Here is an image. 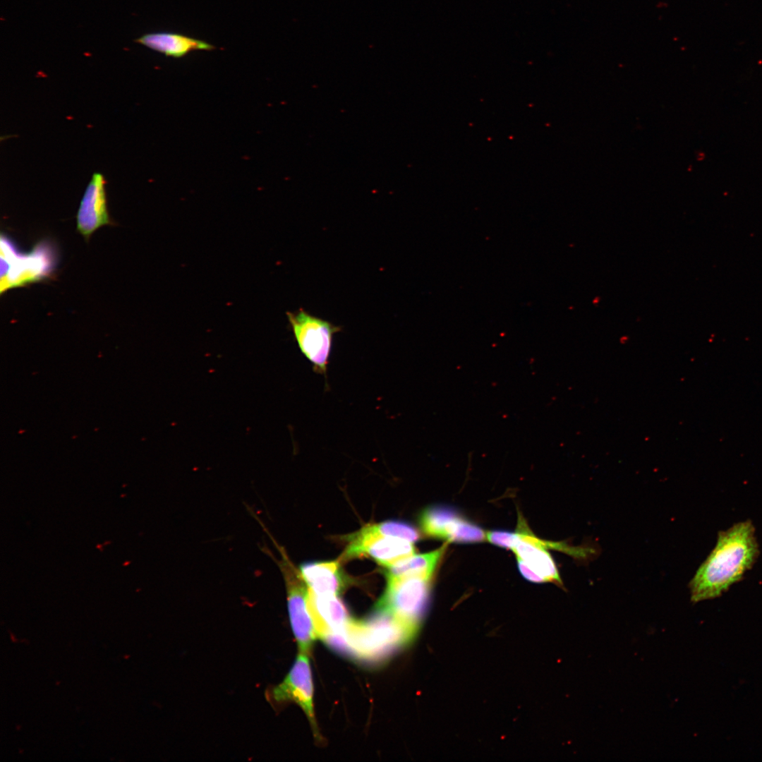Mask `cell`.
<instances>
[{
	"instance_id": "2",
	"label": "cell",
	"mask_w": 762,
	"mask_h": 762,
	"mask_svg": "<svg viewBox=\"0 0 762 762\" xmlns=\"http://www.w3.org/2000/svg\"><path fill=\"white\" fill-rule=\"evenodd\" d=\"M416 633L376 609L367 619L351 620L339 632L334 650L366 663H379L411 643Z\"/></svg>"
},
{
	"instance_id": "8",
	"label": "cell",
	"mask_w": 762,
	"mask_h": 762,
	"mask_svg": "<svg viewBox=\"0 0 762 762\" xmlns=\"http://www.w3.org/2000/svg\"><path fill=\"white\" fill-rule=\"evenodd\" d=\"M271 694L277 703L294 701L298 704L310 722L315 736L319 735L315 720L313 684L308 653L299 651L290 671Z\"/></svg>"
},
{
	"instance_id": "14",
	"label": "cell",
	"mask_w": 762,
	"mask_h": 762,
	"mask_svg": "<svg viewBox=\"0 0 762 762\" xmlns=\"http://www.w3.org/2000/svg\"><path fill=\"white\" fill-rule=\"evenodd\" d=\"M447 544L428 553L413 555L399 560L387 567V580L408 577H419L430 579L442 560Z\"/></svg>"
},
{
	"instance_id": "17",
	"label": "cell",
	"mask_w": 762,
	"mask_h": 762,
	"mask_svg": "<svg viewBox=\"0 0 762 762\" xmlns=\"http://www.w3.org/2000/svg\"><path fill=\"white\" fill-rule=\"evenodd\" d=\"M372 528L383 536L397 538L411 543L419 540L420 534L412 526L398 521H387L377 524H371Z\"/></svg>"
},
{
	"instance_id": "9",
	"label": "cell",
	"mask_w": 762,
	"mask_h": 762,
	"mask_svg": "<svg viewBox=\"0 0 762 762\" xmlns=\"http://www.w3.org/2000/svg\"><path fill=\"white\" fill-rule=\"evenodd\" d=\"M521 521V520L518 531L519 538L512 549L517 559L524 562L545 582H552L563 587L557 566L548 552V548L554 549L555 542L536 538L526 529L524 523Z\"/></svg>"
},
{
	"instance_id": "6",
	"label": "cell",
	"mask_w": 762,
	"mask_h": 762,
	"mask_svg": "<svg viewBox=\"0 0 762 762\" xmlns=\"http://www.w3.org/2000/svg\"><path fill=\"white\" fill-rule=\"evenodd\" d=\"M279 565L286 585L288 612L292 631L299 651L309 653L318 635L308 606V588H306L300 574L298 575L293 568L284 552Z\"/></svg>"
},
{
	"instance_id": "4",
	"label": "cell",
	"mask_w": 762,
	"mask_h": 762,
	"mask_svg": "<svg viewBox=\"0 0 762 762\" xmlns=\"http://www.w3.org/2000/svg\"><path fill=\"white\" fill-rule=\"evenodd\" d=\"M286 316L300 351L312 364L314 372L326 379L334 335L341 327L303 308L287 312Z\"/></svg>"
},
{
	"instance_id": "16",
	"label": "cell",
	"mask_w": 762,
	"mask_h": 762,
	"mask_svg": "<svg viewBox=\"0 0 762 762\" xmlns=\"http://www.w3.org/2000/svg\"><path fill=\"white\" fill-rule=\"evenodd\" d=\"M485 533L474 524L460 516L452 525L446 540L456 543H478L483 541Z\"/></svg>"
},
{
	"instance_id": "18",
	"label": "cell",
	"mask_w": 762,
	"mask_h": 762,
	"mask_svg": "<svg viewBox=\"0 0 762 762\" xmlns=\"http://www.w3.org/2000/svg\"><path fill=\"white\" fill-rule=\"evenodd\" d=\"M487 540L499 547L513 549L519 538V534L504 531H492L486 533Z\"/></svg>"
},
{
	"instance_id": "5",
	"label": "cell",
	"mask_w": 762,
	"mask_h": 762,
	"mask_svg": "<svg viewBox=\"0 0 762 762\" xmlns=\"http://www.w3.org/2000/svg\"><path fill=\"white\" fill-rule=\"evenodd\" d=\"M430 581L419 577L387 580L376 609L389 613L417 633L428 605Z\"/></svg>"
},
{
	"instance_id": "13",
	"label": "cell",
	"mask_w": 762,
	"mask_h": 762,
	"mask_svg": "<svg viewBox=\"0 0 762 762\" xmlns=\"http://www.w3.org/2000/svg\"><path fill=\"white\" fill-rule=\"evenodd\" d=\"M299 574L308 588L317 595H338L343 586L337 561L305 563Z\"/></svg>"
},
{
	"instance_id": "12",
	"label": "cell",
	"mask_w": 762,
	"mask_h": 762,
	"mask_svg": "<svg viewBox=\"0 0 762 762\" xmlns=\"http://www.w3.org/2000/svg\"><path fill=\"white\" fill-rule=\"evenodd\" d=\"M135 41L152 50L174 58L182 57L194 50L214 49L212 44L205 41L168 32L146 33L135 39Z\"/></svg>"
},
{
	"instance_id": "15",
	"label": "cell",
	"mask_w": 762,
	"mask_h": 762,
	"mask_svg": "<svg viewBox=\"0 0 762 762\" xmlns=\"http://www.w3.org/2000/svg\"><path fill=\"white\" fill-rule=\"evenodd\" d=\"M461 516L452 507L433 506L425 509L420 516L423 531L428 536L446 539L454 522Z\"/></svg>"
},
{
	"instance_id": "11",
	"label": "cell",
	"mask_w": 762,
	"mask_h": 762,
	"mask_svg": "<svg viewBox=\"0 0 762 762\" xmlns=\"http://www.w3.org/2000/svg\"><path fill=\"white\" fill-rule=\"evenodd\" d=\"M307 603L318 638L344 630L351 620L338 595H317L308 588Z\"/></svg>"
},
{
	"instance_id": "3",
	"label": "cell",
	"mask_w": 762,
	"mask_h": 762,
	"mask_svg": "<svg viewBox=\"0 0 762 762\" xmlns=\"http://www.w3.org/2000/svg\"><path fill=\"white\" fill-rule=\"evenodd\" d=\"M0 256L1 294L49 277L54 267V251L45 241L37 243L28 253H20L12 242L1 235Z\"/></svg>"
},
{
	"instance_id": "7",
	"label": "cell",
	"mask_w": 762,
	"mask_h": 762,
	"mask_svg": "<svg viewBox=\"0 0 762 762\" xmlns=\"http://www.w3.org/2000/svg\"><path fill=\"white\" fill-rule=\"evenodd\" d=\"M414 554L411 542L383 536L367 525L349 538L343 559L369 557L388 567Z\"/></svg>"
},
{
	"instance_id": "10",
	"label": "cell",
	"mask_w": 762,
	"mask_h": 762,
	"mask_svg": "<svg viewBox=\"0 0 762 762\" xmlns=\"http://www.w3.org/2000/svg\"><path fill=\"white\" fill-rule=\"evenodd\" d=\"M104 176L94 173L88 183L76 215L78 231L88 239L99 227L111 224L107 210Z\"/></svg>"
},
{
	"instance_id": "19",
	"label": "cell",
	"mask_w": 762,
	"mask_h": 762,
	"mask_svg": "<svg viewBox=\"0 0 762 762\" xmlns=\"http://www.w3.org/2000/svg\"><path fill=\"white\" fill-rule=\"evenodd\" d=\"M517 561L519 569L524 578L532 582H545L544 580L531 568H530L524 562H523L520 559H517Z\"/></svg>"
},
{
	"instance_id": "1",
	"label": "cell",
	"mask_w": 762,
	"mask_h": 762,
	"mask_svg": "<svg viewBox=\"0 0 762 762\" xmlns=\"http://www.w3.org/2000/svg\"><path fill=\"white\" fill-rule=\"evenodd\" d=\"M758 555L756 530L751 520L720 531L715 545L689 583L691 602L722 595L742 580Z\"/></svg>"
}]
</instances>
